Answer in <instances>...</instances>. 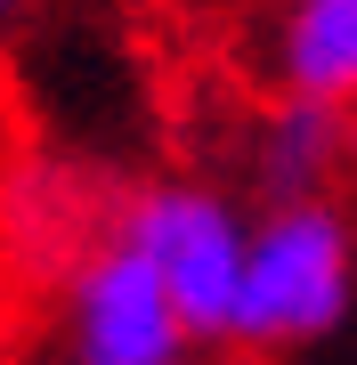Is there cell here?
I'll return each mask as SVG.
<instances>
[{
	"mask_svg": "<svg viewBox=\"0 0 357 365\" xmlns=\"http://www.w3.org/2000/svg\"><path fill=\"white\" fill-rule=\"evenodd\" d=\"M138 179L73 146H9L0 155V276L41 317L66 300L130 227Z\"/></svg>",
	"mask_w": 357,
	"mask_h": 365,
	"instance_id": "6da1fadb",
	"label": "cell"
},
{
	"mask_svg": "<svg viewBox=\"0 0 357 365\" xmlns=\"http://www.w3.org/2000/svg\"><path fill=\"white\" fill-rule=\"evenodd\" d=\"M357 284V244L333 203H276L260 235H244V284H236V341L244 357L301 349L341 325Z\"/></svg>",
	"mask_w": 357,
	"mask_h": 365,
	"instance_id": "7a4b0ae2",
	"label": "cell"
},
{
	"mask_svg": "<svg viewBox=\"0 0 357 365\" xmlns=\"http://www.w3.org/2000/svg\"><path fill=\"white\" fill-rule=\"evenodd\" d=\"M122 244L155 268L171 317L187 341H227L236 325V284H244V227L212 187H179V179H138L130 227Z\"/></svg>",
	"mask_w": 357,
	"mask_h": 365,
	"instance_id": "3957f363",
	"label": "cell"
},
{
	"mask_svg": "<svg viewBox=\"0 0 357 365\" xmlns=\"http://www.w3.org/2000/svg\"><path fill=\"white\" fill-rule=\"evenodd\" d=\"M66 325H73V365H179L187 349V325L171 317L155 268L130 244H114L66 292Z\"/></svg>",
	"mask_w": 357,
	"mask_h": 365,
	"instance_id": "277c9868",
	"label": "cell"
},
{
	"mask_svg": "<svg viewBox=\"0 0 357 365\" xmlns=\"http://www.w3.org/2000/svg\"><path fill=\"white\" fill-rule=\"evenodd\" d=\"M349 155H357V114H341V106L284 98L252 122V179H260L268 211L276 203H325L341 187Z\"/></svg>",
	"mask_w": 357,
	"mask_h": 365,
	"instance_id": "5b68a950",
	"label": "cell"
},
{
	"mask_svg": "<svg viewBox=\"0 0 357 365\" xmlns=\"http://www.w3.org/2000/svg\"><path fill=\"white\" fill-rule=\"evenodd\" d=\"M276 81L309 106H357V0H284L276 9Z\"/></svg>",
	"mask_w": 357,
	"mask_h": 365,
	"instance_id": "8992f818",
	"label": "cell"
},
{
	"mask_svg": "<svg viewBox=\"0 0 357 365\" xmlns=\"http://www.w3.org/2000/svg\"><path fill=\"white\" fill-rule=\"evenodd\" d=\"M33 341H41V309L9 284V276H0V365H25Z\"/></svg>",
	"mask_w": 357,
	"mask_h": 365,
	"instance_id": "52a82bcc",
	"label": "cell"
}]
</instances>
